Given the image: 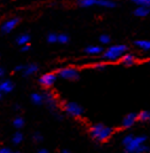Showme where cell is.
<instances>
[{
  "mask_svg": "<svg viewBox=\"0 0 150 153\" xmlns=\"http://www.w3.org/2000/svg\"><path fill=\"white\" fill-rule=\"evenodd\" d=\"M95 68H96L97 70H105L106 65H95Z\"/></svg>",
  "mask_w": 150,
  "mask_h": 153,
  "instance_id": "f546056e",
  "label": "cell"
},
{
  "mask_svg": "<svg viewBox=\"0 0 150 153\" xmlns=\"http://www.w3.org/2000/svg\"><path fill=\"white\" fill-rule=\"evenodd\" d=\"M137 115L134 114V113H130V114L126 115L125 118H124L123 126L125 127V128H129V127L134 125V123L137 122Z\"/></svg>",
  "mask_w": 150,
  "mask_h": 153,
  "instance_id": "ba28073f",
  "label": "cell"
},
{
  "mask_svg": "<svg viewBox=\"0 0 150 153\" xmlns=\"http://www.w3.org/2000/svg\"><path fill=\"white\" fill-rule=\"evenodd\" d=\"M146 138L144 136H137L131 140V142L128 145H126V151L128 153H144L147 150V147L144 146V142Z\"/></svg>",
  "mask_w": 150,
  "mask_h": 153,
  "instance_id": "7a4b0ae2",
  "label": "cell"
},
{
  "mask_svg": "<svg viewBox=\"0 0 150 153\" xmlns=\"http://www.w3.org/2000/svg\"><path fill=\"white\" fill-rule=\"evenodd\" d=\"M96 5L104 7H114L115 3L111 0H96Z\"/></svg>",
  "mask_w": 150,
  "mask_h": 153,
  "instance_id": "2e32d148",
  "label": "cell"
},
{
  "mask_svg": "<svg viewBox=\"0 0 150 153\" xmlns=\"http://www.w3.org/2000/svg\"><path fill=\"white\" fill-rule=\"evenodd\" d=\"M33 138L35 142H40V140H43V136H41V134H39V133H35V134L33 135Z\"/></svg>",
  "mask_w": 150,
  "mask_h": 153,
  "instance_id": "83f0119b",
  "label": "cell"
},
{
  "mask_svg": "<svg viewBox=\"0 0 150 153\" xmlns=\"http://www.w3.org/2000/svg\"><path fill=\"white\" fill-rule=\"evenodd\" d=\"M16 153H20V152H16Z\"/></svg>",
  "mask_w": 150,
  "mask_h": 153,
  "instance_id": "8d00e7d4",
  "label": "cell"
},
{
  "mask_svg": "<svg viewBox=\"0 0 150 153\" xmlns=\"http://www.w3.org/2000/svg\"><path fill=\"white\" fill-rule=\"evenodd\" d=\"M30 41V36L28 34H22L20 36L17 38V43L20 45H28Z\"/></svg>",
  "mask_w": 150,
  "mask_h": 153,
  "instance_id": "e0dca14e",
  "label": "cell"
},
{
  "mask_svg": "<svg viewBox=\"0 0 150 153\" xmlns=\"http://www.w3.org/2000/svg\"><path fill=\"white\" fill-rule=\"evenodd\" d=\"M13 124L16 129H21L23 126H25V120H23L21 117H16L15 120H14Z\"/></svg>",
  "mask_w": 150,
  "mask_h": 153,
  "instance_id": "44dd1931",
  "label": "cell"
},
{
  "mask_svg": "<svg viewBox=\"0 0 150 153\" xmlns=\"http://www.w3.org/2000/svg\"><path fill=\"white\" fill-rule=\"evenodd\" d=\"M59 76L63 79H67V80H76L78 78L79 74L77 69L72 67L63 68L59 71Z\"/></svg>",
  "mask_w": 150,
  "mask_h": 153,
  "instance_id": "277c9868",
  "label": "cell"
},
{
  "mask_svg": "<svg viewBox=\"0 0 150 153\" xmlns=\"http://www.w3.org/2000/svg\"><path fill=\"white\" fill-rule=\"evenodd\" d=\"M3 74H4V71H3V69L1 67H0V78L3 76Z\"/></svg>",
  "mask_w": 150,
  "mask_h": 153,
  "instance_id": "d6a6232c",
  "label": "cell"
},
{
  "mask_svg": "<svg viewBox=\"0 0 150 153\" xmlns=\"http://www.w3.org/2000/svg\"><path fill=\"white\" fill-rule=\"evenodd\" d=\"M18 22H19V19L18 18H14V19H11V20H7V22L3 23L2 27H1L2 33L7 34V33H10L11 31H13V29L17 25Z\"/></svg>",
  "mask_w": 150,
  "mask_h": 153,
  "instance_id": "52a82bcc",
  "label": "cell"
},
{
  "mask_svg": "<svg viewBox=\"0 0 150 153\" xmlns=\"http://www.w3.org/2000/svg\"><path fill=\"white\" fill-rule=\"evenodd\" d=\"M38 71V67L36 65H29L27 67H25L23 69V74L25 76H30V75H33L34 73H36Z\"/></svg>",
  "mask_w": 150,
  "mask_h": 153,
  "instance_id": "8fae6325",
  "label": "cell"
},
{
  "mask_svg": "<svg viewBox=\"0 0 150 153\" xmlns=\"http://www.w3.org/2000/svg\"><path fill=\"white\" fill-rule=\"evenodd\" d=\"M31 99L35 105H40L43 101V96L38 93H33L31 96Z\"/></svg>",
  "mask_w": 150,
  "mask_h": 153,
  "instance_id": "ac0fdd59",
  "label": "cell"
},
{
  "mask_svg": "<svg viewBox=\"0 0 150 153\" xmlns=\"http://www.w3.org/2000/svg\"><path fill=\"white\" fill-rule=\"evenodd\" d=\"M68 41H69V37H68L67 35H65V34H60V35H58V42L67 43Z\"/></svg>",
  "mask_w": 150,
  "mask_h": 153,
  "instance_id": "d4e9b609",
  "label": "cell"
},
{
  "mask_svg": "<svg viewBox=\"0 0 150 153\" xmlns=\"http://www.w3.org/2000/svg\"><path fill=\"white\" fill-rule=\"evenodd\" d=\"M65 110L71 116H81L84 113L83 108L79 105L75 104V102H67L65 105Z\"/></svg>",
  "mask_w": 150,
  "mask_h": 153,
  "instance_id": "5b68a950",
  "label": "cell"
},
{
  "mask_svg": "<svg viewBox=\"0 0 150 153\" xmlns=\"http://www.w3.org/2000/svg\"><path fill=\"white\" fill-rule=\"evenodd\" d=\"M99 40H101V42L104 43V45H107V43L110 42V37L108 36V35H101V36L99 37Z\"/></svg>",
  "mask_w": 150,
  "mask_h": 153,
  "instance_id": "484cf974",
  "label": "cell"
},
{
  "mask_svg": "<svg viewBox=\"0 0 150 153\" xmlns=\"http://www.w3.org/2000/svg\"><path fill=\"white\" fill-rule=\"evenodd\" d=\"M112 134V129L103 124H97L91 128V135L99 142L108 140Z\"/></svg>",
  "mask_w": 150,
  "mask_h": 153,
  "instance_id": "6da1fadb",
  "label": "cell"
},
{
  "mask_svg": "<svg viewBox=\"0 0 150 153\" xmlns=\"http://www.w3.org/2000/svg\"><path fill=\"white\" fill-rule=\"evenodd\" d=\"M135 45L140 49L145 50V51H150V41L149 40H137L135 41Z\"/></svg>",
  "mask_w": 150,
  "mask_h": 153,
  "instance_id": "5bb4252c",
  "label": "cell"
},
{
  "mask_svg": "<svg viewBox=\"0 0 150 153\" xmlns=\"http://www.w3.org/2000/svg\"><path fill=\"white\" fill-rule=\"evenodd\" d=\"M63 153H70L68 150H63Z\"/></svg>",
  "mask_w": 150,
  "mask_h": 153,
  "instance_id": "e575fe53",
  "label": "cell"
},
{
  "mask_svg": "<svg viewBox=\"0 0 150 153\" xmlns=\"http://www.w3.org/2000/svg\"><path fill=\"white\" fill-rule=\"evenodd\" d=\"M137 118L141 120H150V111H142L139 115H137Z\"/></svg>",
  "mask_w": 150,
  "mask_h": 153,
  "instance_id": "ffe728a7",
  "label": "cell"
},
{
  "mask_svg": "<svg viewBox=\"0 0 150 153\" xmlns=\"http://www.w3.org/2000/svg\"><path fill=\"white\" fill-rule=\"evenodd\" d=\"M40 83L45 87H51L56 81V75L53 73H47L40 77Z\"/></svg>",
  "mask_w": 150,
  "mask_h": 153,
  "instance_id": "8992f818",
  "label": "cell"
},
{
  "mask_svg": "<svg viewBox=\"0 0 150 153\" xmlns=\"http://www.w3.org/2000/svg\"><path fill=\"white\" fill-rule=\"evenodd\" d=\"M0 153H14V152H12V150L9 148H1L0 149Z\"/></svg>",
  "mask_w": 150,
  "mask_h": 153,
  "instance_id": "f1b7e54d",
  "label": "cell"
},
{
  "mask_svg": "<svg viewBox=\"0 0 150 153\" xmlns=\"http://www.w3.org/2000/svg\"><path fill=\"white\" fill-rule=\"evenodd\" d=\"M48 41L51 43H54V42H57L58 41V35H56V34H50L49 36H48Z\"/></svg>",
  "mask_w": 150,
  "mask_h": 153,
  "instance_id": "cb8c5ba5",
  "label": "cell"
},
{
  "mask_svg": "<svg viewBox=\"0 0 150 153\" xmlns=\"http://www.w3.org/2000/svg\"><path fill=\"white\" fill-rule=\"evenodd\" d=\"M78 4L83 7H89L92 5H96V0H79Z\"/></svg>",
  "mask_w": 150,
  "mask_h": 153,
  "instance_id": "d6986e66",
  "label": "cell"
},
{
  "mask_svg": "<svg viewBox=\"0 0 150 153\" xmlns=\"http://www.w3.org/2000/svg\"><path fill=\"white\" fill-rule=\"evenodd\" d=\"M133 138V135H127V136H125L123 140V144L124 146H126V145H128L130 142H131V140Z\"/></svg>",
  "mask_w": 150,
  "mask_h": 153,
  "instance_id": "4316f807",
  "label": "cell"
},
{
  "mask_svg": "<svg viewBox=\"0 0 150 153\" xmlns=\"http://www.w3.org/2000/svg\"><path fill=\"white\" fill-rule=\"evenodd\" d=\"M0 99H1V92H0Z\"/></svg>",
  "mask_w": 150,
  "mask_h": 153,
  "instance_id": "d590c367",
  "label": "cell"
},
{
  "mask_svg": "<svg viewBox=\"0 0 150 153\" xmlns=\"http://www.w3.org/2000/svg\"><path fill=\"white\" fill-rule=\"evenodd\" d=\"M14 85L11 80L7 79V80H3L0 82V92L2 93H9L13 90Z\"/></svg>",
  "mask_w": 150,
  "mask_h": 153,
  "instance_id": "9c48e42d",
  "label": "cell"
},
{
  "mask_svg": "<svg viewBox=\"0 0 150 153\" xmlns=\"http://www.w3.org/2000/svg\"><path fill=\"white\" fill-rule=\"evenodd\" d=\"M23 69H25V67H23V65H17V67L15 68V71L19 72V71H23Z\"/></svg>",
  "mask_w": 150,
  "mask_h": 153,
  "instance_id": "4dcf8cb0",
  "label": "cell"
},
{
  "mask_svg": "<svg viewBox=\"0 0 150 153\" xmlns=\"http://www.w3.org/2000/svg\"><path fill=\"white\" fill-rule=\"evenodd\" d=\"M122 62L126 65H131L135 62V57L132 54H124L122 56Z\"/></svg>",
  "mask_w": 150,
  "mask_h": 153,
  "instance_id": "30bf717a",
  "label": "cell"
},
{
  "mask_svg": "<svg viewBox=\"0 0 150 153\" xmlns=\"http://www.w3.org/2000/svg\"><path fill=\"white\" fill-rule=\"evenodd\" d=\"M22 140H23V135L21 134L20 132H16L15 134H14V136H13V143L14 144H16V145L20 144Z\"/></svg>",
  "mask_w": 150,
  "mask_h": 153,
  "instance_id": "7402d4cb",
  "label": "cell"
},
{
  "mask_svg": "<svg viewBox=\"0 0 150 153\" xmlns=\"http://www.w3.org/2000/svg\"><path fill=\"white\" fill-rule=\"evenodd\" d=\"M85 51L89 55H97L101 52V48L97 47V45H90V47L86 48Z\"/></svg>",
  "mask_w": 150,
  "mask_h": 153,
  "instance_id": "4fadbf2b",
  "label": "cell"
},
{
  "mask_svg": "<svg viewBox=\"0 0 150 153\" xmlns=\"http://www.w3.org/2000/svg\"><path fill=\"white\" fill-rule=\"evenodd\" d=\"M127 51V47L124 45H112L111 48L107 50L104 54V57L108 60H116V59L121 58Z\"/></svg>",
  "mask_w": 150,
  "mask_h": 153,
  "instance_id": "3957f363",
  "label": "cell"
},
{
  "mask_svg": "<svg viewBox=\"0 0 150 153\" xmlns=\"http://www.w3.org/2000/svg\"><path fill=\"white\" fill-rule=\"evenodd\" d=\"M43 100L47 102V105L51 109L55 108L56 101H55V99H54V97H53V95H52V94H49V93H48V94H46V96L43 97Z\"/></svg>",
  "mask_w": 150,
  "mask_h": 153,
  "instance_id": "9a60e30c",
  "label": "cell"
},
{
  "mask_svg": "<svg viewBox=\"0 0 150 153\" xmlns=\"http://www.w3.org/2000/svg\"><path fill=\"white\" fill-rule=\"evenodd\" d=\"M29 50H30V45H25L22 47V51H23V52H25V51H29Z\"/></svg>",
  "mask_w": 150,
  "mask_h": 153,
  "instance_id": "1f68e13d",
  "label": "cell"
},
{
  "mask_svg": "<svg viewBox=\"0 0 150 153\" xmlns=\"http://www.w3.org/2000/svg\"><path fill=\"white\" fill-rule=\"evenodd\" d=\"M37 153H49V152H48V151L46 150V149H41V150H40V151H38Z\"/></svg>",
  "mask_w": 150,
  "mask_h": 153,
  "instance_id": "836d02e7",
  "label": "cell"
},
{
  "mask_svg": "<svg viewBox=\"0 0 150 153\" xmlns=\"http://www.w3.org/2000/svg\"><path fill=\"white\" fill-rule=\"evenodd\" d=\"M133 2L137 3L139 7H150V0H132Z\"/></svg>",
  "mask_w": 150,
  "mask_h": 153,
  "instance_id": "603a6c76",
  "label": "cell"
},
{
  "mask_svg": "<svg viewBox=\"0 0 150 153\" xmlns=\"http://www.w3.org/2000/svg\"><path fill=\"white\" fill-rule=\"evenodd\" d=\"M149 13H150V9L146 7H139L134 11V15L137 16V17H145Z\"/></svg>",
  "mask_w": 150,
  "mask_h": 153,
  "instance_id": "7c38bea8",
  "label": "cell"
}]
</instances>
